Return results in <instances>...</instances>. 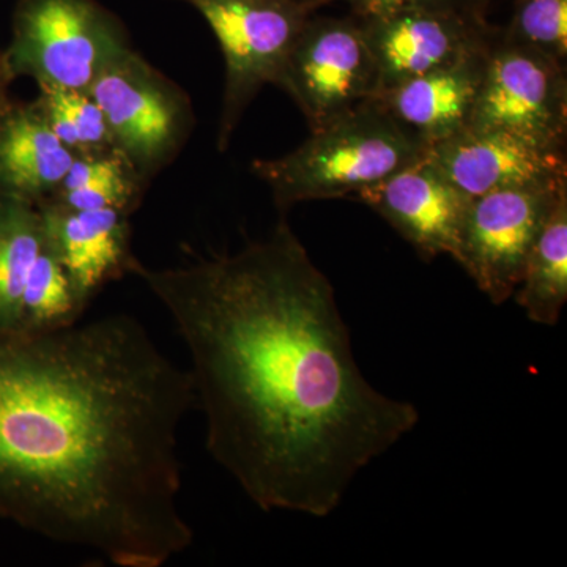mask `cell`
<instances>
[{
  "instance_id": "6",
  "label": "cell",
  "mask_w": 567,
  "mask_h": 567,
  "mask_svg": "<svg viewBox=\"0 0 567 567\" xmlns=\"http://www.w3.org/2000/svg\"><path fill=\"white\" fill-rule=\"evenodd\" d=\"M210 24L226 61L218 148L226 151L246 107L276 84L295 40L316 13L297 0H178Z\"/></svg>"
},
{
  "instance_id": "21",
  "label": "cell",
  "mask_w": 567,
  "mask_h": 567,
  "mask_svg": "<svg viewBox=\"0 0 567 567\" xmlns=\"http://www.w3.org/2000/svg\"><path fill=\"white\" fill-rule=\"evenodd\" d=\"M333 2L349 3L353 17L364 18L405 9V7L450 6V3H475L483 2V0H315V6L316 9H320V7Z\"/></svg>"
},
{
  "instance_id": "20",
  "label": "cell",
  "mask_w": 567,
  "mask_h": 567,
  "mask_svg": "<svg viewBox=\"0 0 567 567\" xmlns=\"http://www.w3.org/2000/svg\"><path fill=\"white\" fill-rule=\"evenodd\" d=\"M58 91L73 122L78 155L100 156L117 152L106 117L95 100L87 92L62 91V89Z\"/></svg>"
},
{
  "instance_id": "8",
  "label": "cell",
  "mask_w": 567,
  "mask_h": 567,
  "mask_svg": "<svg viewBox=\"0 0 567 567\" xmlns=\"http://www.w3.org/2000/svg\"><path fill=\"white\" fill-rule=\"evenodd\" d=\"M466 128L502 130L550 147L566 148L565 63L509 43L498 31L488 50Z\"/></svg>"
},
{
  "instance_id": "2",
  "label": "cell",
  "mask_w": 567,
  "mask_h": 567,
  "mask_svg": "<svg viewBox=\"0 0 567 567\" xmlns=\"http://www.w3.org/2000/svg\"><path fill=\"white\" fill-rule=\"evenodd\" d=\"M193 380L114 315L0 330V518L112 565L159 567L193 544L178 431Z\"/></svg>"
},
{
  "instance_id": "19",
  "label": "cell",
  "mask_w": 567,
  "mask_h": 567,
  "mask_svg": "<svg viewBox=\"0 0 567 567\" xmlns=\"http://www.w3.org/2000/svg\"><path fill=\"white\" fill-rule=\"evenodd\" d=\"M502 37L566 65L567 0H517Z\"/></svg>"
},
{
  "instance_id": "23",
  "label": "cell",
  "mask_w": 567,
  "mask_h": 567,
  "mask_svg": "<svg viewBox=\"0 0 567 567\" xmlns=\"http://www.w3.org/2000/svg\"><path fill=\"white\" fill-rule=\"evenodd\" d=\"M297 2L308 3V6H311L312 9L317 10L315 6V0H297Z\"/></svg>"
},
{
  "instance_id": "12",
  "label": "cell",
  "mask_w": 567,
  "mask_h": 567,
  "mask_svg": "<svg viewBox=\"0 0 567 567\" xmlns=\"http://www.w3.org/2000/svg\"><path fill=\"white\" fill-rule=\"evenodd\" d=\"M424 260H457L470 197L425 158L358 193Z\"/></svg>"
},
{
  "instance_id": "16",
  "label": "cell",
  "mask_w": 567,
  "mask_h": 567,
  "mask_svg": "<svg viewBox=\"0 0 567 567\" xmlns=\"http://www.w3.org/2000/svg\"><path fill=\"white\" fill-rule=\"evenodd\" d=\"M513 297L532 322L558 323L567 301V189L537 235Z\"/></svg>"
},
{
  "instance_id": "10",
  "label": "cell",
  "mask_w": 567,
  "mask_h": 567,
  "mask_svg": "<svg viewBox=\"0 0 567 567\" xmlns=\"http://www.w3.org/2000/svg\"><path fill=\"white\" fill-rule=\"evenodd\" d=\"M481 3L405 7L354 17L379 63L380 93L487 51L498 29L487 24Z\"/></svg>"
},
{
  "instance_id": "9",
  "label": "cell",
  "mask_w": 567,
  "mask_h": 567,
  "mask_svg": "<svg viewBox=\"0 0 567 567\" xmlns=\"http://www.w3.org/2000/svg\"><path fill=\"white\" fill-rule=\"evenodd\" d=\"M567 182L514 186L473 197L456 262L494 305L516 292L528 254Z\"/></svg>"
},
{
  "instance_id": "17",
  "label": "cell",
  "mask_w": 567,
  "mask_h": 567,
  "mask_svg": "<svg viewBox=\"0 0 567 567\" xmlns=\"http://www.w3.org/2000/svg\"><path fill=\"white\" fill-rule=\"evenodd\" d=\"M44 235L37 204L0 192V330H18L22 295Z\"/></svg>"
},
{
  "instance_id": "15",
  "label": "cell",
  "mask_w": 567,
  "mask_h": 567,
  "mask_svg": "<svg viewBox=\"0 0 567 567\" xmlns=\"http://www.w3.org/2000/svg\"><path fill=\"white\" fill-rule=\"evenodd\" d=\"M74 155L59 141L40 103H13L0 117V192L39 204L61 185Z\"/></svg>"
},
{
  "instance_id": "4",
  "label": "cell",
  "mask_w": 567,
  "mask_h": 567,
  "mask_svg": "<svg viewBox=\"0 0 567 567\" xmlns=\"http://www.w3.org/2000/svg\"><path fill=\"white\" fill-rule=\"evenodd\" d=\"M130 48L122 22L95 0H20L6 55L14 78L85 92Z\"/></svg>"
},
{
  "instance_id": "11",
  "label": "cell",
  "mask_w": 567,
  "mask_h": 567,
  "mask_svg": "<svg viewBox=\"0 0 567 567\" xmlns=\"http://www.w3.org/2000/svg\"><path fill=\"white\" fill-rule=\"evenodd\" d=\"M424 158L468 196L567 182L566 148L502 132L465 128L425 148Z\"/></svg>"
},
{
  "instance_id": "7",
  "label": "cell",
  "mask_w": 567,
  "mask_h": 567,
  "mask_svg": "<svg viewBox=\"0 0 567 567\" xmlns=\"http://www.w3.org/2000/svg\"><path fill=\"white\" fill-rule=\"evenodd\" d=\"M276 85L292 96L311 133L382 91L379 63L353 14H312L295 40Z\"/></svg>"
},
{
  "instance_id": "1",
  "label": "cell",
  "mask_w": 567,
  "mask_h": 567,
  "mask_svg": "<svg viewBox=\"0 0 567 567\" xmlns=\"http://www.w3.org/2000/svg\"><path fill=\"white\" fill-rule=\"evenodd\" d=\"M137 276L189 354L205 447L262 511L330 516L420 423L354 361L330 279L286 219L234 254Z\"/></svg>"
},
{
  "instance_id": "3",
  "label": "cell",
  "mask_w": 567,
  "mask_h": 567,
  "mask_svg": "<svg viewBox=\"0 0 567 567\" xmlns=\"http://www.w3.org/2000/svg\"><path fill=\"white\" fill-rule=\"evenodd\" d=\"M424 155L423 142L369 100L281 158L257 159L251 171L284 212L305 200L357 196Z\"/></svg>"
},
{
  "instance_id": "18",
  "label": "cell",
  "mask_w": 567,
  "mask_h": 567,
  "mask_svg": "<svg viewBox=\"0 0 567 567\" xmlns=\"http://www.w3.org/2000/svg\"><path fill=\"white\" fill-rule=\"evenodd\" d=\"M87 306L69 271L44 241L25 284L18 330L44 333L73 327Z\"/></svg>"
},
{
  "instance_id": "5",
  "label": "cell",
  "mask_w": 567,
  "mask_h": 567,
  "mask_svg": "<svg viewBox=\"0 0 567 567\" xmlns=\"http://www.w3.org/2000/svg\"><path fill=\"white\" fill-rule=\"evenodd\" d=\"M85 92L102 107L115 148L144 182L173 162L193 132L188 95L132 48L107 63Z\"/></svg>"
},
{
  "instance_id": "22",
  "label": "cell",
  "mask_w": 567,
  "mask_h": 567,
  "mask_svg": "<svg viewBox=\"0 0 567 567\" xmlns=\"http://www.w3.org/2000/svg\"><path fill=\"white\" fill-rule=\"evenodd\" d=\"M17 80L13 71L10 69L9 59H7L6 51L0 52V117L3 112L9 110L11 104L9 91L11 82Z\"/></svg>"
},
{
  "instance_id": "14",
  "label": "cell",
  "mask_w": 567,
  "mask_h": 567,
  "mask_svg": "<svg viewBox=\"0 0 567 567\" xmlns=\"http://www.w3.org/2000/svg\"><path fill=\"white\" fill-rule=\"evenodd\" d=\"M488 50L399 82L374 100L427 148L468 126Z\"/></svg>"
},
{
  "instance_id": "13",
  "label": "cell",
  "mask_w": 567,
  "mask_h": 567,
  "mask_svg": "<svg viewBox=\"0 0 567 567\" xmlns=\"http://www.w3.org/2000/svg\"><path fill=\"white\" fill-rule=\"evenodd\" d=\"M44 241L59 257L85 303H91L106 284L128 275L136 257L132 252L130 213L70 210L41 200L37 204Z\"/></svg>"
}]
</instances>
